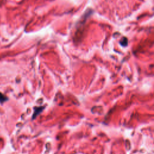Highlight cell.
I'll list each match as a JSON object with an SVG mask.
<instances>
[{
    "label": "cell",
    "instance_id": "1",
    "mask_svg": "<svg viewBox=\"0 0 154 154\" xmlns=\"http://www.w3.org/2000/svg\"><path fill=\"white\" fill-rule=\"evenodd\" d=\"M120 44L123 46H125L127 45L128 44V39L126 37H123L121 40H120Z\"/></svg>",
    "mask_w": 154,
    "mask_h": 154
}]
</instances>
